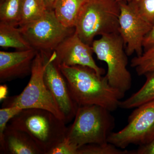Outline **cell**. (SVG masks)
Returning <instances> with one entry per match:
<instances>
[{
  "instance_id": "6da1fadb",
  "label": "cell",
  "mask_w": 154,
  "mask_h": 154,
  "mask_svg": "<svg viewBox=\"0 0 154 154\" xmlns=\"http://www.w3.org/2000/svg\"><path fill=\"white\" fill-rule=\"evenodd\" d=\"M58 66L72 98L79 107L97 105L111 112L119 107L125 94L110 85L106 76L99 75L88 67Z\"/></svg>"
},
{
  "instance_id": "7a4b0ae2",
  "label": "cell",
  "mask_w": 154,
  "mask_h": 154,
  "mask_svg": "<svg viewBox=\"0 0 154 154\" xmlns=\"http://www.w3.org/2000/svg\"><path fill=\"white\" fill-rule=\"evenodd\" d=\"M66 124L51 112L38 108L22 109L8 124L28 134L43 154H48L64 140L67 129Z\"/></svg>"
},
{
  "instance_id": "3957f363",
  "label": "cell",
  "mask_w": 154,
  "mask_h": 154,
  "mask_svg": "<svg viewBox=\"0 0 154 154\" xmlns=\"http://www.w3.org/2000/svg\"><path fill=\"white\" fill-rule=\"evenodd\" d=\"M110 112L97 105L78 107L73 122L67 127L66 140L78 149L86 145L108 142L115 126Z\"/></svg>"
},
{
  "instance_id": "277c9868",
  "label": "cell",
  "mask_w": 154,
  "mask_h": 154,
  "mask_svg": "<svg viewBox=\"0 0 154 154\" xmlns=\"http://www.w3.org/2000/svg\"><path fill=\"white\" fill-rule=\"evenodd\" d=\"M120 9L115 0H87L75 26V33L84 42L92 45L97 36L119 33Z\"/></svg>"
},
{
  "instance_id": "5b68a950",
  "label": "cell",
  "mask_w": 154,
  "mask_h": 154,
  "mask_svg": "<svg viewBox=\"0 0 154 154\" xmlns=\"http://www.w3.org/2000/svg\"><path fill=\"white\" fill-rule=\"evenodd\" d=\"M45 56L37 51L32 65L30 79L21 94L8 97L3 101L2 107H17L22 109L38 108L48 110L64 121L56 101L45 82Z\"/></svg>"
},
{
  "instance_id": "8992f818",
  "label": "cell",
  "mask_w": 154,
  "mask_h": 154,
  "mask_svg": "<svg viewBox=\"0 0 154 154\" xmlns=\"http://www.w3.org/2000/svg\"><path fill=\"white\" fill-rule=\"evenodd\" d=\"M92 48L99 60L107 65L106 76L110 85L125 94L131 88L132 78L128 69L127 54L123 40L118 33L101 36L94 40Z\"/></svg>"
},
{
  "instance_id": "52a82bcc",
  "label": "cell",
  "mask_w": 154,
  "mask_h": 154,
  "mask_svg": "<svg viewBox=\"0 0 154 154\" xmlns=\"http://www.w3.org/2000/svg\"><path fill=\"white\" fill-rule=\"evenodd\" d=\"M19 28L32 48L49 53L75 31V28L64 26L54 11L48 10L40 19L21 25Z\"/></svg>"
},
{
  "instance_id": "ba28073f",
  "label": "cell",
  "mask_w": 154,
  "mask_h": 154,
  "mask_svg": "<svg viewBox=\"0 0 154 154\" xmlns=\"http://www.w3.org/2000/svg\"><path fill=\"white\" fill-rule=\"evenodd\" d=\"M154 139V100L136 107L128 117V124L112 132L107 142L121 149L131 144L142 146Z\"/></svg>"
},
{
  "instance_id": "9c48e42d",
  "label": "cell",
  "mask_w": 154,
  "mask_h": 154,
  "mask_svg": "<svg viewBox=\"0 0 154 154\" xmlns=\"http://www.w3.org/2000/svg\"><path fill=\"white\" fill-rule=\"evenodd\" d=\"M120 13L119 33L121 36L128 56L134 53L139 56L143 53L144 38L153 24L143 19L125 1L119 2Z\"/></svg>"
},
{
  "instance_id": "30bf717a",
  "label": "cell",
  "mask_w": 154,
  "mask_h": 154,
  "mask_svg": "<svg viewBox=\"0 0 154 154\" xmlns=\"http://www.w3.org/2000/svg\"><path fill=\"white\" fill-rule=\"evenodd\" d=\"M42 52L45 60V82L56 101L67 124L74 118L79 106L72 98L65 79L56 62L55 52Z\"/></svg>"
},
{
  "instance_id": "8fae6325",
  "label": "cell",
  "mask_w": 154,
  "mask_h": 154,
  "mask_svg": "<svg viewBox=\"0 0 154 154\" xmlns=\"http://www.w3.org/2000/svg\"><path fill=\"white\" fill-rule=\"evenodd\" d=\"M54 51L57 65L87 66L99 75L105 74V69L98 66L94 60L92 46L84 42L75 32L65 38Z\"/></svg>"
},
{
  "instance_id": "7c38bea8",
  "label": "cell",
  "mask_w": 154,
  "mask_h": 154,
  "mask_svg": "<svg viewBox=\"0 0 154 154\" xmlns=\"http://www.w3.org/2000/svg\"><path fill=\"white\" fill-rule=\"evenodd\" d=\"M37 51L32 49L14 52L0 51V82L21 79L31 74Z\"/></svg>"
},
{
  "instance_id": "4fadbf2b",
  "label": "cell",
  "mask_w": 154,
  "mask_h": 154,
  "mask_svg": "<svg viewBox=\"0 0 154 154\" xmlns=\"http://www.w3.org/2000/svg\"><path fill=\"white\" fill-rule=\"evenodd\" d=\"M0 153L43 154L28 134L8 124L4 133L3 143L0 146Z\"/></svg>"
},
{
  "instance_id": "5bb4252c",
  "label": "cell",
  "mask_w": 154,
  "mask_h": 154,
  "mask_svg": "<svg viewBox=\"0 0 154 154\" xmlns=\"http://www.w3.org/2000/svg\"><path fill=\"white\" fill-rule=\"evenodd\" d=\"M87 0H58L54 11L61 23L68 28H75L77 19Z\"/></svg>"
},
{
  "instance_id": "9a60e30c",
  "label": "cell",
  "mask_w": 154,
  "mask_h": 154,
  "mask_svg": "<svg viewBox=\"0 0 154 154\" xmlns=\"http://www.w3.org/2000/svg\"><path fill=\"white\" fill-rule=\"evenodd\" d=\"M16 25L0 22V46L3 48H12L18 51L32 49V47Z\"/></svg>"
},
{
  "instance_id": "2e32d148",
  "label": "cell",
  "mask_w": 154,
  "mask_h": 154,
  "mask_svg": "<svg viewBox=\"0 0 154 154\" xmlns=\"http://www.w3.org/2000/svg\"><path fill=\"white\" fill-rule=\"evenodd\" d=\"M145 76L146 79L143 85L128 98L120 101L119 107L124 109H132L154 100V71Z\"/></svg>"
},
{
  "instance_id": "e0dca14e",
  "label": "cell",
  "mask_w": 154,
  "mask_h": 154,
  "mask_svg": "<svg viewBox=\"0 0 154 154\" xmlns=\"http://www.w3.org/2000/svg\"><path fill=\"white\" fill-rule=\"evenodd\" d=\"M47 11L44 0H21L19 26L38 20Z\"/></svg>"
},
{
  "instance_id": "ac0fdd59",
  "label": "cell",
  "mask_w": 154,
  "mask_h": 154,
  "mask_svg": "<svg viewBox=\"0 0 154 154\" xmlns=\"http://www.w3.org/2000/svg\"><path fill=\"white\" fill-rule=\"evenodd\" d=\"M21 3V0H4L0 6L1 22L19 25Z\"/></svg>"
},
{
  "instance_id": "d6986e66",
  "label": "cell",
  "mask_w": 154,
  "mask_h": 154,
  "mask_svg": "<svg viewBox=\"0 0 154 154\" xmlns=\"http://www.w3.org/2000/svg\"><path fill=\"white\" fill-rule=\"evenodd\" d=\"M131 66L135 69L139 76L145 75L154 71V46L146 50L140 56L131 60Z\"/></svg>"
},
{
  "instance_id": "ffe728a7",
  "label": "cell",
  "mask_w": 154,
  "mask_h": 154,
  "mask_svg": "<svg viewBox=\"0 0 154 154\" xmlns=\"http://www.w3.org/2000/svg\"><path fill=\"white\" fill-rule=\"evenodd\" d=\"M78 154H134V150L119 148L107 142L86 145L78 149Z\"/></svg>"
},
{
  "instance_id": "44dd1931",
  "label": "cell",
  "mask_w": 154,
  "mask_h": 154,
  "mask_svg": "<svg viewBox=\"0 0 154 154\" xmlns=\"http://www.w3.org/2000/svg\"><path fill=\"white\" fill-rule=\"evenodd\" d=\"M128 2L143 19L153 24L154 0H133Z\"/></svg>"
},
{
  "instance_id": "7402d4cb",
  "label": "cell",
  "mask_w": 154,
  "mask_h": 154,
  "mask_svg": "<svg viewBox=\"0 0 154 154\" xmlns=\"http://www.w3.org/2000/svg\"><path fill=\"white\" fill-rule=\"evenodd\" d=\"M22 110L17 107H2L0 109V146L3 143L4 133L8 123Z\"/></svg>"
},
{
  "instance_id": "603a6c76",
  "label": "cell",
  "mask_w": 154,
  "mask_h": 154,
  "mask_svg": "<svg viewBox=\"0 0 154 154\" xmlns=\"http://www.w3.org/2000/svg\"><path fill=\"white\" fill-rule=\"evenodd\" d=\"M48 154H78V149L64 140L57 144Z\"/></svg>"
},
{
  "instance_id": "cb8c5ba5",
  "label": "cell",
  "mask_w": 154,
  "mask_h": 154,
  "mask_svg": "<svg viewBox=\"0 0 154 154\" xmlns=\"http://www.w3.org/2000/svg\"><path fill=\"white\" fill-rule=\"evenodd\" d=\"M143 46L144 51L154 46V22L151 29L144 38Z\"/></svg>"
},
{
  "instance_id": "d4e9b609",
  "label": "cell",
  "mask_w": 154,
  "mask_h": 154,
  "mask_svg": "<svg viewBox=\"0 0 154 154\" xmlns=\"http://www.w3.org/2000/svg\"><path fill=\"white\" fill-rule=\"evenodd\" d=\"M134 154H154V139L146 144L140 146L134 150Z\"/></svg>"
},
{
  "instance_id": "484cf974",
  "label": "cell",
  "mask_w": 154,
  "mask_h": 154,
  "mask_svg": "<svg viewBox=\"0 0 154 154\" xmlns=\"http://www.w3.org/2000/svg\"><path fill=\"white\" fill-rule=\"evenodd\" d=\"M8 88L5 85L0 86V100L1 102L4 101L8 97Z\"/></svg>"
},
{
  "instance_id": "4316f807",
  "label": "cell",
  "mask_w": 154,
  "mask_h": 154,
  "mask_svg": "<svg viewBox=\"0 0 154 154\" xmlns=\"http://www.w3.org/2000/svg\"><path fill=\"white\" fill-rule=\"evenodd\" d=\"M46 8L48 11H54L58 0H44Z\"/></svg>"
},
{
  "instance_id": "83f0119b",
  "label": "cell",
  "mask_w": 154,
  "mask_h": 154,
  "mask_svg": "<svg viewBox=\"0 0 154 154\" xmlns=\"http://www.w3.org/2000/svg\"><path fill=\"white\" fill-rule=\"evenodd\" d=\"M115 1H117V2H121V1H125L127 2H129L131 1H133V0H115Z\"/></svg>"
}]
</instances>
